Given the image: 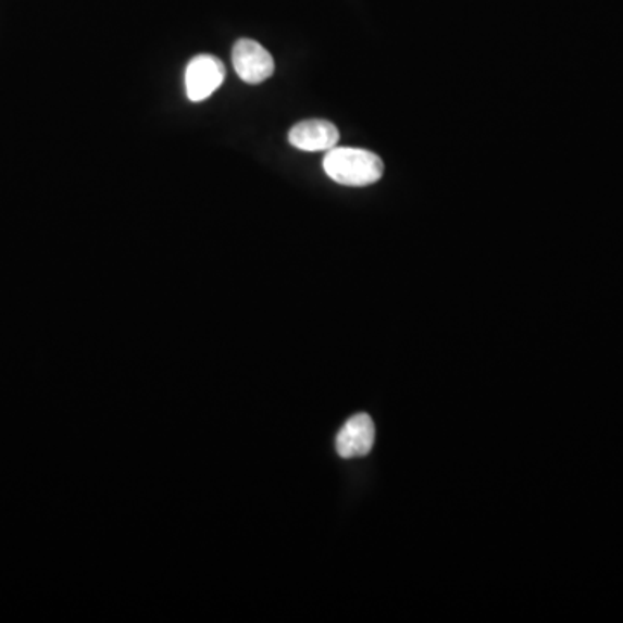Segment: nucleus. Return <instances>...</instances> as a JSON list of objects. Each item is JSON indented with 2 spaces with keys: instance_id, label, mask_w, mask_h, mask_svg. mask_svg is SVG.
Instances as JSON below:
<instances>
[{
  "instance_id": "f257e3e1",
  "label": "nucleus",
  "mask_w": 623,
  "mask_h": 623,
  "mask_svg": "<svg viewBox=\"0 0 623 623\" xmlns=\"http://www.w3.org/2000/svg\"><path fill=\"white\" fill-rule=\"evenodd\" d=\"M324 172L336 184L365 187L383 177L385 165L377 154L356 148H333L324 158Z\"/></svg>"
},
{
  "instance_id": "f03ea898",
  "label": "nucleus",
  "mask_w": 623,
  "mask_h": 623,
  "mask_svg": "<svg viewBox=\"0 0 623 623\" xmlns=\"http://www.w3.org/2000/svg\"><path fill=\"white\" fill-rule=\"evenodd\" d=\"M234 70L242 82L259 85L272 77L276 64L271 52L251 39H241L233 47Z\"/></svg>"
},
{
  "instance_id": "7ed1b4c3",
  "label": "nucleus",
  "mask_w": 623,
  "mask_h": 623,
  "mask_svg": "<svg viewBox=\"0 0 623 623\" xmlns=\"http://www.w3.org/2000/svg\"><path fill=\"white\" fill-rule=\"evenodd\" d=\"M225 78L224 63L213 55H196L186 70V92L189 101H207Z\"/></svg>"
},
{
  "instance_id": "20e7f679",
  "label": "nucleus",
  "mask_w": 623,
  "mask_h": 623,
  "mask_svg": "<svg viewBox=\"0 0 623 623\" xmlns=\"http://www.w3.org/2000/svg\"><path fill=\"white\" fill-rule=\"evenodd\" d=\"M376 438V428L367 414L353 415L339 429L336 437V450L341 458H361L370 454Z\"/></svg>"
},
{
  "instance_id": "39448f33",
  "label": "nucleus",
  "mask_w": 623,
  "mask_h": 623,
  "mask_svg": "<svg viewBox=\"0 0 623 623\" xmlns=\"http://www.w3.org/2000/svg\"><path fill=\"white\" fill-rule=\"evenodd\" d=\"M289 142L301 151H329L336 148L339 132L327 120H306L289 130Z\"/></svg>"
}]
</instances>
